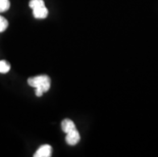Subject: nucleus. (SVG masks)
I'll use <instances>...</instances> for the list:
<instances>
[{
  "label": "nucleus",
  "mask_w": 158,
  "mask_h": 157,
  "mask_svg": "<svg viewBox=\"0 0 158 157\" xmlns=\"http://www.w3.org/2000/svg\"><path fill=\"white\" fill-rule=\"evenodd\" d=\"M28 84L31 87H34L36 89V96L40 97L43 95V93L49 91L51 81H50V78L48 76L42 75L30 78L28 80Z\"/></svg>",
  "instance_id": "f257e3e1"
},
{
  "label": "nucleus",
  "mask_w": 158,
  "mask_h": 157,
  "mask_svg": "<svg viewBox=\"0 0 158 157\" xmlns=\"http://www.w3.org/2000/svg\"><path fill=\"white\" fill-rule=\"evenodd\" d=\"M30 7L33 9V13L36 19H45L48 15V9L46 8L43 0H31L29 2Z\"/></svg>",
  "instance_id": "f03ea898"
},
{
  "label": "nucleus",
  "mask_w": 158,
  "mask_h": 157,
  "mask_svg": "<svg viewBox=\"0 0 158 157\" xmlns=\"http://www.w3.org/2000/svg\"><path fill=\"white\" fill-rule=\"evenodd\" d=\"M80 139H81V136L78 132V130H73V131H70L69 133H66L65 141L70 146L78 144V143L80 142Z\"/></svg>",
  "instance_id": "7ed1b4c3"
},
{
  "label": "nucleus",
  "mask_w": 158,
  "mask_h": 157,
  "mask_svg": "<svg viewBox=\"0 0 158 157\" xmlns=\"http://www.w3.org/2000/svg\"><path fill=\"white\" fill-rule=\"evenodd\" d=\"M52 155V147L50 145H43L37 150L35 157H50Z\"/></svg>",
  "instance_id": "20e7f679"
},
{
  "label": "nucleus",
  "mask_w": 158,
  "mask_h": 157,
  "mask_svg": "<svg viewBox=\"0 0 158 157\" xmlns=\"http://www.w3.org/2000/svg\"><path fill=\"white\" fill-rule=\"evenodd\" d=\"M61 129L65 134L70 132V131H73V130H77L75 122H73V121H70V119H69V118H65V119H63V121H62Z\"/></svg>",
  "instance_id": "39448f33"
},
{
  "label": "nucleus",
  "mask_w": 158,
  "mask_h": 157,
  "mask_svg": "<svg viewBox=\"0 0 158 157\" xmlns=\"http://www.w3.org/2000/svg\"><path fill=\"white\" fill-rule=\"evenodd\" d=\"M9 69H10V64H9V62L5 61V60L0 61V72L6 73L9 72Z\"/></svg>",
  "instance_id": "423d86ee"
},
{
  "label": "nucleus",
  "mask_w": 158,
  "mask_h": 157,
  "mask_svg": "<svg viewBox=\"0 0 158 157\" xmlns=\"http://www.w3.org/2000/svg\"><path fill=\"white\" fill-rule=\"evenodd\" d=\"M9 7H10L9 0H0V13L8 10Z\"/></svg>",
  "instance_id": "0eeeda50"
},
{
  "label": "nucleus",
  "mask_w": 158,
  "mask_h": 157,
  "mask_svg": "<svg viewBox=\"0 0 158 157\" xmlns=\"http://www.w3.org/2000/svg\"><path fill=\"white\" fill-rule=\"evenodd\" d=\"M8 27V22L5 18H3L2 15H0V33L4 32Z\"/></svg>",
  "instance_id": "6e6552de"
}]
</instances>
